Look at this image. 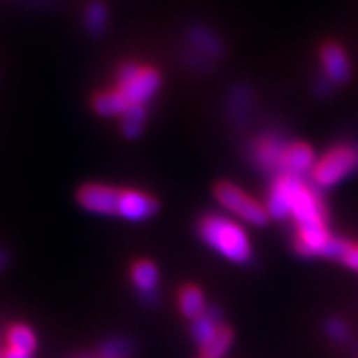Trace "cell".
<instances>
[{"instance_id": "obj_8", "label": "cell", "mask_w": 358, "mask_h": 358, "mask_svg": "<svg viewBox=\"0 0 358 358\" xmlns=\"http://www.w3.org/2000/svg\"><path fill=\"white\" fill-rule=\"evenodd\" d=\"M315 163V153H313V150L307 145V143H289V145L285 146L284 155H282L277 176H279V174H287V176L306 178V174L312 173Z\"/></svg>"}, {"instance_id": "obj_6", "label": "cell", "mask_w": 358, "mask_h": 358, "mask_svg": "<svg viewBox=\"0 0 358 358\" xmlns=\"http://www.w3.org/2000/svg\"><path fill=\"white\" fill-rule=\"evenodd\" d=\"M122 187L88 182L77 191V201L85 211L100 216H118Z\"/></svg>"}, {"instance_id": "obj_26", "label": "cell", "mask_w": 358, "mask_h": 358, "mask_svg": "<svg viewBox=\"0 0 358 358\" xmlns=\"http://www.w3.org/2000/svg\"><path fill=\"white\" fill-rule=\"evenodd\" d=\"M3 358H30V353L17 350V348H8V350L3 353Z\"/></svg>"}, {"instance_id": "obj_9", "label": "cell", "mask_w": 358, "mask_h": 358, "mask_svg": "<svg viewBox=\"0 0 358 358\" xmlns=\"http://www.w3.org/2000/svg\"><path fill=\"white\" fill-rule=\"evenodd\" d=\"M289 141L275 134H264L252 145V159L262 171L279 173V164Z\"/></svg>"}, {"instance_id": "obj_4", "label": "cell", "mask_w": 358, "mask_h": 358, "mask_svg": "<svg viewBox=\"0 0 358 358\" xmlns=\"http://www.w3.org/2000/svg\"><path fill=\"white\" fill-rule=\"evenodd\" d=\"M358 168V148L338 145L317 159L312 179L317 186L332 187Z\"/></svg>"}, {"instance_id": "obj_14", "label": "cell", "mask_w": 358, "mask_h": 358, "mask_svg": "<svg viewBox=\"0 0 358 358\" xmlns=\"http://www.w3.org/2000/svg\"><path fill=\"white\" fill-rule=\"evenodd\" d=\"M129 106L127 98L122 95L118 88L108 90V92H98L92 98V108L96 115L105 116V118H116L122 116Z\"/></svg>"}, {"instance_id": "obj_16", "label": "cell", "mask_w": 358, "mask_h": 358, "mask_svg": "<svg viewBox=\"0 0 358 358\" xmlns=\"http://www.w3.org/2000/svg\"><path fill=\"white\" fill-rule=\"evenodd\" d=\"M250 92L245 85H237L236 88L231 90L229 95V118L236 124H243L248 122V116L250 113Z\"/></svg>"}, {"instance_id": "obj_24", "label": "cell", "mask_w": 358, "mask_h": 358, "mask_svg": "<svg viewBox=\"0 0 358 358\" xmlns=\"http://www.w3.org/2000/svg\"><path fill=\"white\" fill-rule=\"evenodd\" d=\"M128 353V343L123 340H113L103 347L101 355L103 358H122Z\"/></svg>"}, {"instance_id": "obj_27", "label": "cell", "mask_w": 358, "mask_h": 358, "mask_svg": "<svg viewBox=\"0 0 358 358\" xmlns=\"http://www.w3.org/2000/svg\"><path fill=\"white\" fill-rule=\"evenodd\" d=\"M7 264V252L3 249H0V268Z\"/></svg>"}, {"instance_id": "obj_3", "label": "cell", "mask_w": 358, "mask_h": 358, "mask_svg": "<svg viewBox=\"0 0 358 358\" xmlns=\"http://www.w3.org/2000/svg\"><path fill=\"white\" fill-rule=\"evenodd\" d=\"M116 88L129 105H146L161 88V73L155 66L124 62L116 71Z\"/></svg>"}, {"instance_id": "obj_25", "label": "cell", "mask_w": 358, "mask_h": 358, "mask_svg": "<svg viewBox=\"0 0 358 358\" xmlns=\"http://www.w3.org/2000/svg\"><path fill=\"white\" fill-rule=\"evenodd\" d=\"M342 264H345L348 268H352V271H357L358 272V244H353L350 243L348 245L345 256L342 257Z\"/></svg>"}, {"instance_id": "obj_17", "label": "cell", "mask_w": 358, "mask_h": 358, "mask_svg": "<svg viewBox=\"0 0 358 358\" xmlns=\"http://www.w3.org/2000/svg\"><path fill=\"white\" fill-rule=\"evenodd\" d=\"M131 277L134 285H136L141 292L150 294L153 292L156 289V284H158V267L155 266V262L141 259V261H136L133 264Z\"/></svg>"}, {"instance_id": "obj_21", "label": "cell", "mask_w": 358, "mask_h": 358, "mask_svg": "<svg viewBox=\"0 0 358 358\" xmlns=\"http://www.w3.org/2000/svg\"><path fill=\"white\" fill-rule=\"evenodd\" d=\"M219 325L221 324H219L216 317L213 315V312H204L203 315L192 322V335H194L196 342H198L201 347H204L206 343L211 340Z\"/></svg>"}, {"instance_id": "obj_12", "label": "cell", "mask_w": 358, "mask_h": 358, "mask_svg": "<svg viewBox=\"0 0 358 358\" xmlns=\"http://www.w3.org/2000/svg\"><path fill=\"white\" fill-rule=\"evenodd\" d=\"M330 232L327 226L306 227V229H297V239H295V249L302 256L313 257L320 256L322 249L330 239Z\"/></svg>"}, {"instance_id": "obj_20", "label": "cell", "mask_w": 358, "mask_h": 358, "mask_svg": "<svg viewBox=\"0 0 358 358\" xmlns=\"http://www.w3.org/2000/svg\"><path fill=\"white\" fill-rule=\"evenodd\" d=\"M8 345L10 348H17V350L32 355L35 347H37V338L29 327L19 324L10 327V330H8Z\"/></svg>"}, {"instance_id": "obj_2", "label": "cell", "mask_w": 358, "mask_h": 358, "mask_svg": "<svg viewBox=\"0 0 358 358\" xmlns=\"http://www.w3.org/2000/svg\"><path fill=\"white\" fill-rule=\"evenodd\" d=\"M198 231L201 239L209 248L231 262L245 264L252 256V248L244 227L222 214H206L201 217Z\"/></svg>"}, {"instance_id": "obj_7", "label": "cell", "mask_w": 358, "mask_h": 358, "mask_svg": "<svg viewBox=\"0 0 358 358\" xmlns=\"http://www.w3.org/2000/svg\"><path fill=\"white\" fill-rule=\"evenodd\" d=\"M159 209V203L148 192L138 189H122L118 216L127 221L140 222L153 217Z\"/></svg>"}, {"instance_id": "obj_22", "label": "cell", "mask_w": 358, "mask_h": 358, "mask_svg": "<svg viewBox=\"0 0 358 358\" xmlns=\"http://www.w3.org/2000/svg\"><path fill=\"white\" fill-rule=\"evenodd\" d=\"M348 245H350V241L340 239V237H330L327 241V244L322 249L320 257H327V259H334V261H342V257L345 256Z\"/></svg>"}, {"instance_id": "obj_1", "label": "cell", "mask_w": 358, "mask_h": 358, "mask_svg": "<svg viewBox=\"0 0 358 358\" xmlns=\"http://www.w3.org/2000/svg\"><path fill=\"white\" fill-rule=\"evenodd\" d=\"M266 209L268 217L277 221L292 217L297 229L327 226V213L319 192L303 178L275 176L268 187Z\"/></svg>"}, {"instance_id": "obj_18", "label": "cell", "mask_w": 358, "mask_h": 358, "mask_svg": "<svg viewBox=\"0 0 358 358\" xmlns=\"http://www.w3.org/2000/svg\"><path fill=\"white\" fill-rule=\"evenodd\" d=\"M179 307H181V312L185 313L187 319L196 320L198 317L203 315L206 312V303L201 289L196 287V285L182 287L181 294H179Z\"/></svg>"}, {"instance_id": "obj_10", "label": "cell", "mask_w": 358, "mask_h": 358, "mask_svg": "<svg viewBox=\"0 0 358 358\" xmlns=\"http://www.w3.org/2000/svg\"><path fill=\"white\" fill-rule=\"evenodd\" d=\"M186 42L189 45L191 52L208 58L209 62L217 60L224 55L222 40L217 37L214 30L206 25H191L186 30Z\"/></svg>"}, {"instance_id": "obj_28", "label": "cell", "mask_w": 358, "mask_h": 358, "mask_svg": "<svg viewBox=\"0 0 358 358\" xmlns=\"http://www.w3.org/2000/svg\"><path fill=\"white\" fill-rule=\"evenodd\" d=\"M0 358H2V357H0Z\"/></svg>"}, {"instance_id": "obj_15", "label": "cell", "mask_w": 358, "mask_h": 358, "mask_svg": "<svg viewBox=\"0 0 358 358\" xmlns=\"http://www.w3.org/2000/svg\"><path fill=\"white\" fill-rule=\"evenodd\" d=\"M148 120L146 105H129L122 115V133L128 140H136L145 131Z\"/></svg>"}, {"instance_id": "obj_23", "label": "cell", "mask_w": 358, "mask_h": 358, "mask_svg": "<svg viewBox=\"0 0 358 358\" xmlns=\"http://www.w3.org/2000/svg\"><path fill=\"white\" fill-rule=\"evenodd\" d=\"M325 332L329 334L330 338L337 340V342H342V340L347 338L348 329H347L345 322H342L338 319H330L325 324Z\"/></svg>"}, {"instance_id": "obj_5", "label": "cell", "mask_w": 358, "mask_h": 358, "mask_svg": "<svg viewBox=\"0 0 358 358\" xmlns=\"http://www.w3.org/2000/svg\"><path fill=\"white\" fill-rule=\"evenodd\" d=\"M214 196H216L217 203L222 206L224 209L236 214L250 226L262 227L266 226L268 221L267 209L264 208L261 203L256 199L250 198L248 192H244L239 186L234 182L221 181L214 186Z\"/></svg>"}, {"instance_id": "obj_13", "label": "cell", "mask_w": 358, "mask_h": 358, "mask_svg": "<svg viewBox=\"0 0 358 358\" xmlns=\"http://www.w3.org/2000/svg\"><path fill=\"white\" fill-rule=\"evenodd\" d=\"M108 6L103 0H92L83 12L85 32L92 38H100L106 34L108 29Z\"/></svg>"}, {"instance_id": "obj_11", "label": "cell", "mask_w": 358, "mask_h": 358, "mask_svg": "<svg viewBox=\"0 0 358 358\" xmlns=\"http://www.w3.org/2000/svg\"><path fill=\"white\" fill-rule=\"evenodd\" d=\"M320 60L325 77L332 85H343L350 78V62L340 45H324L320 50Z\"/></svg>"}, {"instance_id": "obj_19", "label": "cell", "mask_w": 358, "mask_h": 358, "mask_svg": "<svg viewBox=\"0 0 358 358\" xmlns=\"http://www.w3.org/2000/svg\"><path fill=\"white\" fill-rule=\"evenodd\" d=\"M232 337L234 335H232V330L229 327L224 324L219 325L211 340L204 347H201L203 348V358H222L226 355V352L229 350Z\"/></svg>"}]
</instances>
